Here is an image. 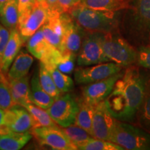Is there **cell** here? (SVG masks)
<instances>
[{"mask_svg":"<svg viewBox=\"0 0 150 150\" xmlns=\"http://www.w3.org/2000/svg\"><path fill=\"white\" fill-rule=\"evenodd\" d=\"M144 69L127 67L105 99L108 110L117 120L131 123L137 119L150 81V72Z\"/></svg>","mask_w":150,"mask_h":150,"instance_id":"1","label":"cell"},{"mask_svg":"<svg viewBox=\"0 0 150 150\" xmlns=\"http://www.w3.org/2000/svg\"><path fill=\"white\" fill-rule=\"evenodd\" d=\"M68 13L87 31L107 33L116 31L117 29V12L95 10L78 3Z\"/></svg>","mask_w":150,"mask_h":150,"instance_id":"2","label":"cell"},{"mask_svg":"<svg viewBox=\"0 0 150 150\" xmlns=\"http://www.w3.org/2000/svg\"><path fill=\"white\" fill-rule=\"evenodd\" d=\"M128 9L131 11L127 29L129 42L138 47L150 44V0H134Z\"/></svg>","mask_w":150,"mask_h":150,"instance_id":"3","label":"cell"},{"mask_svg":"<svg viewBox=\"0 0 150 150\" xmlns=\"http://www.w3.org/2000/svg\"><path fill=\"white\" fill-rule=\"evenodd\" d=\"M127 150H150V133L138 127L117 120L111 140Z\"/></svg>","mask_w":150,"mask_h":150,"instance_id":"4","label":"cell"},{"mask_svg":"<svg viewBox=\"0 0 150 150\" xmlns=\"http://www.w3.org/2000/svg\"><path fill=\"white\" fill-rule=\"evenodd\" d=\"M103 49L110 62L122 67L131 66L136 63L137 50L128 40L115 31L105 33Z\"/></svg>","mask_w":150,"mask_h":150,"instance_id":"5","label":"cell"},{"mask_svg":"<svg viewBox=\"0 0 150 150\" xmlns=\"http://www.w3.org/2000/svg\"><path fill=\"white\" fill-rule=\"evenodd\" d=\"M104 33L87 31L76 56L78 66H90L110 62L104 52Z\"/></svg>","mask_w":150,"mask_h":150,"instance_id":"6","label":"cell"},{"mask_svg":"<svg viewBox=\"0 0 150 150\" xmlns=\"http://www.w3.org/2000/svg\"><path fill=\"white\" fill-rule=\"evenodd\" d=\"M47 110L56 124L61 127H68L74 123L79 110V100L68 93L61 94Z\"/></svg>","mask_w":150,"mask_h":150,"instance_id":"7","label":"cell"},{"mask_svg":"<svg viewBox=\"0 0 150 150\" xmlns=\"http://www.w3.org/2000/svg\"><path fill=\"white\" fill-rule=\"evenodd\" d=\"M60 18L63 28L61 52L77 56L87 31L81 27L69 13H63Z\"/></svg>","mask_w":150,"mask_h":150,"instance_id":"8","label":"cell"},{"mask_svg":"<svg viewBox=\"0 0 150 150\" xmlns=\"http://www.w3.org/2000/svg\"><path fill=\"white\" fill-rule=\"evenodd\" d=\"M122 68L120 65L113 62H107L90 66H79L74 70V81L79 85H87L117 74L122 70Z\"/></svg>","mask_w":150,"mask_h":150,"instance_id":"9","label":"cell"},{"mask_svg":"<svg viewBox=\"0 0 150 150\" xmlns=\"http://www.w3.org/2000/svg\"><path fill=\"white\" fill-rule=\"evenodd\" d=\"M47 17V6L45 2H36L31 10L19 17L17 29L24 41L42 27Z\"/></svg>","mask_w":150,"mask_h":150,"instance_id":"10","label":"cell"},{"mask_svg":"<svg viewBox=\"0 0 150 150\" xmlns=\"http://www.w3.org/2000/svg\"><path fill=\"white\" fill-rule=\"evenodd\" d=\"M117 120L108 109L106 102L95 106L92 125V136L97 139L110 141Z\"/></svg>","mask_w":150,"mask_h":150,"instance_id":"11","label":"cell"},{"mask_svg":"<svg viewBox=\"0 0 150 150\" xmlns=\"http://www.w3.org/2000/svg\"><path fill=\"white\" fill-rule=\"evenodd\" d=\"M31 134L41 145L48 146L53 149H77V147L70 141L57 125L53 127H34L31 130Z\"/></svg>","mask_w":150,"mask_h":150,"instance_id":"12","label":"cell"},{"mask_svg":"<svg viewBox=\"0 0 150 150\" xmlns=\"http://www.w3.org/2000/svg\"><path fill=\"white\" fill-rule=\"evenodd\" d=\"M124 71L117 74L90 84L82 88V99L87 104L95 106L103 102L108 97L114 88L117 81L122 77Z\"/></svg>","mask_w":150,"mask_h":150,"instance_id":"13","label":"cell"},{"mask_svg":"<svg viewBox=\"0 0 150 150\" xmlns=\"http://www.w3.org/2000/svg\"><path fill=\"white\" fill-rule=\"evenodd\" d=\"M4 121L7 127L14 132H27L34 127L31 113L25 107L20 105H14L5 110Z\"/></svg>","mask_w":150,"mask_h":150,"instance_id":"14","label":"cell"},{"mask_svg":"<svg viewBox=\"0 0 150 150\" xmlns=\"http://www.w3.org/2000/svg\"><path fill=\"white\" fill-rule=\"evenodd\" d=\"M24 42L25 41L22 38L18 29L10 31V37L0 62V72L2 74L8 72L13 62L20 53Z\"/></svg>","mask_w":150,"mask_h":150,"instance_id":"15","label":"cell"},{"mask_svg":"<svg viewBox=\"0 0 150 150\" xmlns=\"http://www.w3.org/2000/svg\"><path fill=\"white\" fill-rule=\"evenodd\" d=\"M61 14H48L45 23L42 27L45 38L48 42L62 51L63 28L60 18Z\"/></svg>","mask_w":150,"mask_h":150,"instance_id":"16","label":"cell"},{"mask_svg":"<svg viewBox=\"0 0 150 150\" xmlns=\"http://www.w3.org/2000/svg\"><path fill=\"white\" fill-rule=\"evenodd\" d=\"M8 81L9 89L14 105L24 106L32 103L31 100L29 77L28 75L19 79Z\"/></svg>","mask_w":150,"mask_h":150,"instance_id":"17","label":"cell"},{"mask_svg":"<svg viewBox=\"0 0 150 150\" xmlns=\"http://www.w3.org/2000/svg\"><path fill=\"white\" fill-rule=\"evenodd\" d=\"M33 63V56L21 52L13 62L7 72L8 80L19 79L27 76Z\"/></svg>","mask_w":150,"mask_h":150,"instance_id":"18","label":"cell"},{"mask_svg":"<svg viewBox=\"0 0 150 150\" xmlns=\"http://www.w3.org/2000/svg\"><path fill=\"white\" fill-rule=\"evenodd\" d=\"M31 100L33 104L47 110L55 100L43 89L40 82L39 73L35 72L30 82Z\"/></svg>","mask_w":150,"mask_h":150,"instance_id":"19","label":"cell"},{"mask_svg":"<svg viewBox=\"0 0 150 150\" xmlns=\"http://www.w3.org/2000/svg\"><path fill=\"white\" fill-rule=\"evenodd\" d=\"M32 136L29 131L24 133L11 131L7 134L0 135V150L21 149L32 138Z\"/></svg>","mask_w":150,"mask_h":150,"instance_id":"20","label":"cell"},{"mask_svg":"<svg viewBox=\"0 0 150 150\" xmlns=\"http://www.w3.org/2000/svg\"><path fill=\"white\" fill-rule=\"evenodd\" d=\"M52 46L45 38L42 27L31 35L27 42V48L29 53L40 61Z\"/></svg>","mask_w":150,"mask_h":150,"instance_id":"21","label":"cell"},{"mask_svg":"<svg viewBox=\"0 0 150 150\" xmlns=\"http://www.w3.org/2000/svg\"><path fill=\"white\" fill-rule=\"evenodd\" d=\"M79 3L89 8L112 12L128 9L130 6L125 0H80Z\"/></svg>","mask_w":150,"mask_h":150,"instance_id":"22","label":"cell"},{"mask_svg":"<svg viewBox=\"0 0 150 150\" xmlns=\"http://www.w3.org/2000/svg\"><path fill=\"white\" fill-rule=\"evenodd\" d=\"M19 21L18 0H10L0 12V22L9 31L17 29Z\"/></svg>","mask_w":150,"mask_h":150,"instance_id":"23","label":"cell"},{"mask_svg":"<svg viewBox=\"0 0 150 150\" xmlns=\"http://www.w3.org/2000/svg\"><path fill=\"white\" fill-rule=\"evenodd\" d=\"M94 111H95V106L87 104L81 99L79 100V110L76 115L74 123L77 126L85 129L91 136Z\"/></svg>","mask_w":150,"mask_h":150,"instance_id":"24","label":"cell"},{"mask_svg":"<svg viewBox=\"0 0 150 150\" xmlns=\"http://www.w3.org/2000/svg\"><path fill=\"white\" fill-rule=\"evenodd\" d=\"M24 107L27 108L32 116L34 122L33 128L40 127H53L58 125L49 115L47 110L44 108L39 107L33 103L25 105Z\"/></svg>","mask_w":150,"mask_h":150,"instance_id":"25","label":"cell"},{"mask_svg":"<svg viewBox=\"0 0 150 150\" xmlns=\"http://www.w3.org/2000/svg\"><path fill=\"white\" fill-rule=\"evenodd\" d=\"M61 129L70 141L76 147L86 143L93 138L85 129L75 124H72L66 127H61Z\"/></svg>","mask_w":150,"mask_h":150,"instance_id":"26","label":"cell"},{"mask_svg":"<svg viewBox=\"0 0 150 150\" xmlns=\"http://www.w3.org/2000/svg\"><path fill=\"white\" fill-rule=\"evenodd\" d=\"M45 67L51 74L56 87L62 94L72 91L74 87V83L70 76L62 72L61 71H60L59 69L54 66Z\"/></svg>","mask_w":150,"mask_h":150,"instance_id":"27","label":"cell"},{"mask_svg":"<svg viewBox=\"0 0 150 150\" xmlns=\"http://www.w3.org/2000/svg\"><path fill=\"white\" fill-rule=\"evenodd\" d=\"M38 73L40 84L43 89L54 99L58 98L62 93L56 87L51 74L42 62L40 63Z\"/></svg>","mask_w":150,"mask_h":150,"instance_id":"28","label":"cell"},{"mask_svg":"<svg viewBox=\"0 0 150 150\" xmlns=\"http://www.w3.org/2000/svg\"><path fill=\"white\" fill-rule=\"evenodd\" d=\"M137 119L140 127L150 133V81L142 106L137 115Z\"/></svg>","mask_w":150,"mask_h":150,"instance_id":"29","label":"cell"},{"mask_svg":"<svg viewBox=\"0 0 150 150\" xmlns=\"http://www.w3.org/2000/svg\"><path fill=\"white\" fill-rule=\"evenodd\" d=\"M77 149L81 150H124L120 145L111 141L92 138L83 145L79 146Z\"/></svg>","mask_w":150,"mask_h":150,"instance_id":"30","label":"cell"},{"mask_svg":"<svg viewBox=\"0 0 150 150\" xmlns=\"http://www.w3.org/2000/svg\"><path fill=\"white\" fill-rule=\"evenodd\" d=\"M14 106L7 80L0 82V108L7 110Z\"/></svg>","mask_w":150,"mask_h":150,"instance_id":"31","label":"cell"},{"mask_svg":"<svg viewBox=\"0 0 150 150\" xmlns=\"http://www.w3.org/2000/svg\"><path fill=\"white\" fill-rule=\"evenodd\" d=\"M76 56L67 54H63L61 59L56 65V67L62 72L70 74L74 70V61Z\"/></svg>","mask_w":150,"mask_h":150,"instance_id":"32","label":"cell"},{"mask_svg":"<svg viewBox=\"0 0 150 150\" xmlns=\"http://www.w3.org/2000/svg\"><path fill=\"white\" fill-rule=\"evenodd\" d=\"M136 63L138 66L150 70V44L138 47Z\"/></svg>","mask_w":150,"mask_h":150,"instance_id":"33","label":"cell"},{"mask_svg":"<svg viewBox=\"0 0 150 150\" xmlns=\"http://www.w3.org/2000/svg\"><path fill=\"white\" fill-rule=\"evenodd\" d=\"M10 37V31L0 22V62L2 58L4 51Z\"/></svg>","mask_w":150,"mask_h":150,"instance_id":"34","label":"cell"},{"mask_svg":"<svg viewBox=\"0 0 150 150\" xmlns=\"http://www.w3.org/2000/svg\"><path fill=\"white\" fill-rule=\"evenodd\" d=\"M35 3V0H18L19 17L31 10Z\"/></svg>","mask_w":150,"mask_h":150,"instance_id":"35","label":"cell"},{"mask_svg":"<svg viewBox=\"0 0 150 150\" xmlns=\"http://www.w3.org/2000/svg\"><path fill=\"white\" fill-rule=\"evenodd\" d=\"M79 1L80 0H59V5L62 13H68L69 11L73 6L79 3Z\"/></svg>","mask_w":150,"mask_h":150,"instance_id":"36","label":"cell"},{"mask_svg":"<svg viewBox=\"0 0 150 150\" xmlns=\"http://www.w3.org/2000/svg\"><path fill=\"white\" fill-rule=\"evenodd\" d=\"M48 14H62L59 5V0H45Z\"/></svg>","mask_w":150,"mask_h":150,"instance_id":"37","label":"cell"},{"mask_svg":"<svg viewBox=\"0 0 150 150\" xmlns=\"http://www.w3.org/2000/svg\"><path fill=\"white\" fill-rule=\"evenodd\" d=\"M4 115L5 110L0 108V135L7 134L12 131L6 125L4 121Z\"/></svg>","mask_w":150,"mask_h":150,"instance_id":"38","label":"cell"},{"mask_svg":"<svg viewBox=\"0 0 150 150\" xmlns=\"http://www.w3.org/2000/svg\"><path fill=\"white\" fill-rule=\"evenodd\" d=\"M9 1H10V0H0V12H1V11L2 10V8L4 7V6Z\"/></svg>","mask_w":150,"mask_h":150,"instance_id":"39","label":"cell"},{"mask_svg":"<svg viewBox=\"0 0 150 150\" xmlns=\"http://www.w3.org/2000/svg\"><path fill=\"white\" fill-rule=\"evenodd\" d=\"M35 1H36V2L42 3V2H45V0H35Z\"/></svg>","mask_w":150,"mask_h":150,"instance_id":"40","label":"cell"},{"mask_svg":"<svg viewBox=\"0 0 150 150\" xmlns=\"http://www.w3.org/2000/svg\"><path fill=\"white\" fill-rule=\"evenodd\" d=\"M2 81H6V80L4 79V78H3V76H2V74H0V82Z\"/></svg>","mask_w":150,"mask_h":150,"instance_id":"41","label":"cell"},{"mask_svg":"<svg viewBox=\"0 0 150 150\" xmlns=\"http://www.w3.org/2000/svg\"><path fill=\"white\" fill-rule=\"evenodd\" d=\"M0 74H2V73H1V72H0Z\"/></svg>","mask_w":150,"mask_h":150,"instance_id":"42","label":"cell"}]
</instances>
